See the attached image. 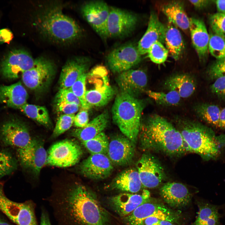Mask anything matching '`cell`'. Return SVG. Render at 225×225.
Returning <instances> with one entry per match:
<instances>
[{
    "label": "cell",
    "instance_id": "cell-1",
    "mask_svg": "<svg viewBox=\"0 0 225 225\" xmlns=\"http://www.w3.org/2000/svg\"><path fill=\"white\" fill-rule=\"evenodd\" d=\"M49 200L59 225H109L108 212L83 185L76 184Z\"/></svg>",
    "mask_w": 225,
    "mask_h": 225
},
{
    "label": "cell",
    "instance_id": "cell-2",
    "mask_svg": "<svg viewBox=\"0 0 225 225\" xmlns=\"http://www.w3.org/2000/svg\"><path fill=\"white\" fill-rule=\"evenodd\" d=\"M138 137L140 147L144 150L171 156L181 155L187 152L179 130L158 114L150 115L141 123Z\"/></svg>",
    "mask_w": 225,
    "mask_h": 225
},
{
    "label": "cell",
    "instance_id": "cell-3",
    "mask_svg": "<svg viewBox=\"0 0 225 225\" xmlns=\"http://www.w3.org/2000/svg\"><path fill=\"white\" fill-rule=\"evenodd\" d=\"M177 123L187 152L208 161L217 158L225 148V134L217 136L211 128L187 119H178Z\"/></svg>",
    "mask_w": 225,
    "mask_h": 225
},
{
    "label": "cell",
    "instance_id": "cell-4",
    "mask_svg": "<svg viewBox=\"0 0 225 225\" xmlns=\"http://www.w3.org/2000/svg\"><path fill=\"white\" fill-rule=\"evenodd\" d=\"M35 25L43 36L55 42H72L82 34L79 25L65 15L60 6L53 5L45 8L37 14Z\"/></svg>",
    "mask_w": 225,
    "mask_h": 225
},
{
    "label": "cell",
    "instance_id": "cell-5",
    "mask_svg": "<svg viewBox=\"0 0 225 225\" xmlns=\"http://www.w3.org/2000/svg\"><path fill=\"white\" fill-rule=\"evenodd\" d=\"M145 105L143 100L121 92L116 96L112 108L113 122L124 135L135 144L138 138Z\"/></svg>",
    "mask_w": 225,
    "mask_h": 225
},
{
    "label": "cell",
    "instance_id": "cell-6",
    "mask_svg": "<svg viewBox=\"0 0 225 225\" xmlns=\"http://www.w3.org/2000/svg\"><path fill=\"white\" fill-rule=\"evenodd\" d=\"M150 217L172 223H178L180 219V214L162 202L151 198L138 207L130 214L124 217L123 221L126 225H144L145 219Z\"/></svg>",
    "mask_w": 225,
    "mask_h": 225
},
{
    "label": "cell",
    "instance_id": "cell-7",
    "mask_svg": "<svg viewBox=\"0 0 225 225\" xmlns=\"http://www.w3.org/2000/svg\"><path fill=\"white\" fill-rule=\"evenodd\" d=\"M0 211L17 225H37L33 202H18L9 199L4 193L2 182H0Z\"/></svg>",
    "mask_w": 225,
    "mask_h": 225
},
{
    "label": "cell",
    "instance_id": "cell-8",
    "mask_svg": "<svg viewBox=\"0 0 225 225\" xmlns=\"http://www.w3.org/2000/svg\"><path fill=\"white\" fill-rule=\"evenodd\" d=\"M32 139L25 124L16 118H9L0 125V142L15 149L16 152L27 147Z\"/></svg>",
    "mask_w": 225,
    "mask_h": 225
},
{
    "label": "cell",
    "instance_id": "cell-9",
    "mask_svg": "<svg viewBox=\"0 0 225 225\" xmlns=\"http://www.w3.org/2000/svg\"><path fill=\"white\" fill-rule=\"evenodd\" d=\"M47 154L46 165L68 167L78 162L82 154V150L77 142L67 139L53 144Z\"/></svg>",
    "mask_w": 225,
    "mask_h": 225
},
{
    "label": "cell",
    "instance_id": "cell-10",
    "mask_svg": "<svg viewBox=\"0 0 225 225\" xmlns=\"http://www.w3.org/2000/svg\"><path fill=\"white\" fill-rule=\"evenodd\" d=\"M55 65L52 61L43 57L35 59L33 67L22 74V81L28 88L41 90L47 87L53 77Z\"/></svg>",
    "mask_w": 225,
    "mask_h": 225
},
{
    "label": "cell",
    "instance_id": "cell-11",
    "mask_svg": "<svg viewBox=\"0 0 225 225\" xmlns=\"http://www.w3.org/2000/svg\"><path fill=\"white\" fill-rule=\"evenodd\" d=\"M35 59L27 51L15 49L9 52L0 62V73L8 80L18 78L20 74L32 68Z\"/></svg>",
    "mask_w": 225,
    "mask_h": 225
},
{
    "label": "cell",
    "instance_id": "cell-12",
    "mask_svg": "<svg viewBox=\"0 0 225 225\" xmlns=\"http://www.w3.org/2000/svg\"><path fill=\"white\" fill-rule=\"evenodd\" d=\"M137 46L128 43L112 51L106 57V63L111 71L119 73L131 69L141 60Z\"/></svg>",
    "mask_w": 225,
    "mask_h": 225
},
{
    "label": "cell",
    "instance_id": "cell-13",
    "mask_svg": "<svg viewBox=\"0 0 225 225\" xmlns=\"http://www.w3.org/2000/svg\"><path fill=\"white\" fill-rule=\"evenodd\" d=\"M138 18L135 14L119 8L110 7L107 30L108 37L121 38L134 30Z\"/></svg>",
    "mask_w": 225,
    "mask_h": 225
},
{
    "label": "cell",
    "instance_id": "cell-14",
    "mask_svg": "<svg viewBox=\"0 0 225 225\" xmlns=\"http://www.w3.org/2000/svg\"><path fill=\"white\" fill-rule=\"evenodd\" d=\"M137 168L142 186L144 187L156 188L166 178L162 166L158 159L150 154L142 155L137 162Z\"/></svg>",
    "mask_w": 225,
    "mask_h": 225
},
{
    "label": "cell",
    "instance_id": "cell-15",
    "mask_svg": "<svg viewBox=\"0 0 225 225\" xmlns=\"http://www.w3.org/2000/svg\"><path fill=\"white\" fill-rule=\"evenodd\" d=\"M110 7L102 1H92L85 3L81 9L82 14L88 22L102 39L108 38L107 26Z\"/></svg>",
    "mask_w": 225,
    "mask_h": 225
},
{
    "label": "cell",
    "instance_id": "cell-16",
    "mask_svg": "<svg viewBox=\"0 0 225 225\" xmlns=\"http://www.w3.org/2000/svg\"><path fill=\"white\" fill-rule=\"evenodd\" d=\"M22 166L31 170L36 176L39 175L46 165L48 154L42 141L32 139L30 144L25 148L16 152Z\"/></svg>",
    "mask_w": 225,
    "mask_h": 225
},
{
    "label": "cell",
    "instance_id": "cell-17",
    "mask_svg": "<svg viewBox=\"0 0 225 225\" xmlns=\"http://www.w3.org/2000/svg\"><path fill=\"white\" fill-rule=\"evenodd\" d=\"M151 198L149 192L144 189L140 194L124 193L110 197L108 202L116 212L124 217Z\"/></svg>",
    "mask_w": 225,
    "mask_h": 225
},
{
    "label": "cell",
    "instance_id": "cell-18",
    "mask_svg": "<svg viewBox=\"0 0 225 225\" xmlns=\"http://www.w3.org/2000/svg\"><path fill=\"white\" fill-rule=\"evenodd\" d=\"M107 155L91 154L81 163V173L90 179L99 180L108 177L113 169V163Z\"/></svg>",
    "mask_w": 225,
    "mask_h": 225
},
{
    "label": "cell",
    "instance_id": "cell-19",
    "mask_svg": "<svg viewBox=\"0 0 225 225\" xmlns=\"http://www.w3.org/2000/svg\"><path fill=\"white\" fill-rule=\"evenodd\" d=\"M135 151L134 143L124 135H118L109 142L107 154L113 164L123 165L132 161Z\"/></svg>",
    "mask_w": 225,
    "mask_h": 225
},
{
    "label": "cell",
    "instance_id": "cell-20",
    "mask_svg": "<svg viewBox=\"0 0 225 225\" xmlns=\"http://www.w3.org/2000/svg\"><path fill=\"white\" fill-rule=\"evenodd\" d=\"M116 81L121 92L136 98L145 91L148 77L143 70L131 69L119 73Z\"/></svg>",
    "mask_w": 225,
    "mask_h": 225
},
{
    "label": "cell",
    "instance_id": "cell-21",
    "mask_svg": "<svg viewBox=\"0 0 225 225\" xmlns=\"http://www.w3.org/2000/svg\"><path fill=\"white\" fill-rule=\"evenodd\" d=\"M90 63V60L83 57L68 60L63 67L60 75V88H70L80 77L87 72Z\"/></svg>",
    "mask_w": 225,
    "mask_h": 225
},
{
    "label": "cell",
    "instance_id": "cell-22",
    "mask_svg": "<svg viewBox=\"0 0 225 225\" xmlns=\"http://www.w3.org/2000/svg\"><path fill=\"white\" fill-rule=\"evenodd\" d=\"M165 30V26L160 21L157 15L152 11L147 30L137 46L140 54L142 55L147 53L151 46L157 42L163 44Z\"/></svg>",
    "mask_w": 225,
    "mask_h": 225
},
{
    "label": "cell",
    "instance_id": "cell-23",
    "mask_svg": "<svg viewBox=\"0 0 225 225\" xmlns=\"http://www.w3.org/2000/svg\"><path fill=\"white\" fill-rule=\"evenodd\" d=\"M160 194L165 202L174 208L185 207L191 200V194L187 188L178 182L164 184L160 189Z\"/></svg>",
    "mask_w": 225,
    "mask_h": 225
},
{
    "label": "cell",
    "instance_id": "cell-24",
    "mask_svg": "<svg viewBox=\"0 0 225 225\" xmlns=\"http://www.w3.org/2000/svg\"><path fill=\"white\" fill-rule=\"evenodd\" d=\"M189 30L192 45L199 60L203 61L206 59L208 52V34L204 22L194 18H190Z\"/></svg>",
    "mask_w": 225,
    "mask_h": 225
},
{
    "label": "cell",
    "instance_id": "cell-25",
    "mask_svg": "<svg viewBox=\"0 0 225 225\" xmlns=\"http://www.w3.org/2000/svg\"><path fill=\"white\" fill-rule=\"evenodd\" d=\"M28 94L19 81L9 85L0 84V103L7 107L20 109L27 103Z\"/></svg>",
    "mask_w": 225,
    "mask_h": 225
},
{
    "label": "cell",
    "instance_id": "cell-26",
    "mask_svg": "<svg viewBox=\"0 0 225 225\" xmlns=\"http://www.w3.org/2000/svg\"><path fill=\"white\" fill-rule=\"evenodd\" d=\"M165 88L168 91L177 92L181 98H188L195 92L196 83L195 78L188 73H178L168 78L164 84Z\"/></svg>",
    "mask_w": 225,
    "mask_h": 225
},
{
    "label": "cell",
    "instance_id": "cell-27",
    "mask_svg": "<svg viewBox=\"0 0 225 225\" xmlns=\"http://www.w3.org/2000/svg\"><path fill=\"white\" fill-rule=\"evenodd\" d=\"M110 188L122 192H137L142 187L137 169L130 168L119 173L113 180Z\"/></svg>",
    "mask_w": 225,
    "mask_h": 225
},
{
    "label": "cell",
    "instance_id": "cell-28",
    "mask_svg": "<svg viewBox=\"0 0 225 225\" xmlns=\"http://www.w3.org/2000/svg\"><path fill=\"white\" fill-rule=\"evenodd\" d=\"M197 203L199 211L194 225H222L220 219L224 214L219 211L225 208V204L215 205L204 200Z\"/></svg>",
    "mask_w": 225,
    "mask_h": 225
},
{
    "label": "cell",
    "instance_id": "cell-29",
    "mask_svg": "<svg viewBox=\"0 0 225 225\" xmlns=\"http://www.w3.org/2000/svg\"><path fill=\"white\" fill-rule=\"evenodd\" d=\"M108 122V113L105 111L89 122L85 127L74 130L72 135L82 142L91 139L103 132L107 127Z\"/></svg>",
    "mask_w": 225,
    "mask_h": 225
},
{
    "label": "cell",
    "instance_id": "cell-30",
    "mask_svg": "<svg viewBox=\"0 0 225 225\" xmlns=\"http://www.w3.org/2000/svg\"><path fill=\"white\" fill-rule=\"evenodd\" d=\"M162 10L168 22L186 31L189 30L190 18L188 16L184 4L180 1H173L163 5Z\"/></svg>",
    "mask_w": 225,
    "mask_h": 225
},
{
    "label": "cell",
    "instance_id": "cell-31",
    "mask_svg": "<svg viewBox=\"0 0 225 225\" xmlns=\"http://www.w3.org/2000/svg\"><path fill=\"white\" fill-rule=\"evenodd\" d=\"M166 26L164 43L171 56L175 60L182 56L185 47L182 34L177 27L169 22Z\"/></svg>",
    "mask_w": 225,
    "mask_h": 225
},
{
    "label": "cell",
    "instance_id": "cell-32",
    "mask_svg": "<svg viewBox=\"0 0 225 225\" xmlns=\"http://www.w3.org/2000/svg\"><path fill=\"white\" fill-rule=\"evenodd\" d=\"M115 94V90L107 82L102 86L86 91L85 99L89 109L92 107H101L107 105Z\"/></svg>",
    "mask_w": 225,
    "mask_h": 225
},
{
    "label": "cell",
    "instance_id": "cell-33",
    "mask_svg": "<svg viewBox=\"0 0 225 225\" xmlns=\"http://www.w3.org/2000/svg\"><path fill=\"white\" fill-rule=\"evenodd\" d=\"M221 110L217 105L206 103L198 104L194 107L198 117L208 124L217 128Z\"/></svg>",
    "mask_w": 225,
    "mask_h": 225
},
{
    "label": "cell",
    "instance_id": "cell-34",
    "mask_svg": "<svg viewBox=\"0 0 225 225\" xmlns=\"http://www.w3.org/2000/svg\"><path fill=\"white\" fill-rule=\"evenodd\" d=\"M20 109L30 118L45 126H51L48 111L44 107L26 103Z\"/></svg>",
    "mask_w": 225,
    "mask_h": 225
},
{
    "label": "cell",
    "instance_id": "cell-35",
    "mask_svg": "<svg viewBox=\"0 0 225 225\" xmlns=\"http://www.w3.org/2000/svg\"><path fill=\"white\" fill-rule=\"evenodd\" d=\"M109 141L106 134L102 132L93 138L82 142L83 145L91 154H107Z\"/></svg>",
    "mask_w": 225,
    "mask_h": 225
},
{
    "label": "cell",
    "instance_id": "cell-36",
    "mask_svg": "<svg viewBox=\"0 0 225 225\" xmlns=\"http://www.w3.org/2000/svg\"><path fill=\"white\" fill-rule=\"evenodd\" d=\"M146 93L151 98L158 104L165 106H175L180 102L181 98L179 94L174 91L167 92L147 90Z\"/></svg>",
    "mask_w": 225,
    "mask_h": 225
},
{
    "label": "cell",
    "instance_id": "cell-37",
    "mask_svg": "<svg viewBox=\"0 0 225 225\" xmlns=\"http://www.w3.org/2000/svg\"><path fill=\"white\" fill-rule=\"evenodd\" d=\"M209 35L208 51L217 60H225V38L213 32Z\"/></svg>",
    "mask_w": 225,
    "mask_h": 225
},
{
    "label": "cell",
    "instance_id": "cell-38",
    "mask_svg": "<svg viewBox=\"0 0 225 225\" xmlns=\"http://www.w3.org/2000/svg\"><path fill=\"white\" fill-rule=\"evenodd\" d=\"M17 167V161L10 152L0 150V178L12 174Z\"/></svg>",
    "mask_w": 225,
    "mask_h": 225
},
{
    "label": "cell",
    "instance_id": "cell-39",
    "mask_svg": "<svg viewBox=\"0 0 225 225\" xmlns=\"http://www.w3.org/2000/svg\"><path fill=\"white\" fill-rule=\"evenodd\" d=\"M87 73L80 77L69 88L74 94L79 99L82 109L88 110L89 109L85 99L86 80Z\"/></svg>",
    "mask_w": 225,
    "mask_h": 225
},
{
    "label": "cell",
    "instance_id": "cell-40",
    "mask_svg": "<svg viewBox=\"0 0 225 225\" xmlns=\"http://www.w3.org/2000/svg\"><path fill=\"white\" fill-rule=\"evenodd\" d=\"M147 53L148 57L152 62L160 64L166 61L168 52L162 43L157 42L151 46Z\"/></svg>",
    "mask_w": 225,
    "mask_h": 225
},
{
    "label": "cell",
    "instance_id": "cell-41",
    "mask_svg": "<svg viewBox=\"0 0 225 225\" xmlns=\"http://www.w3.org/2000/svg\"><path fill=\"white\" fill-rule=\"evenodd\" d=\"M75 116V114L61 115L57 121L52 137L56 138L69 129L73 123Z\"/></svg>",
    "mask_w": 225,
    "mask_h": 225
},
{
    "label": "cell",
    "instance_id": "cell-42",
    "mask_svg": "<svg viewBox=\"0 0 225 225\" xmlns=\"http://www.w3.org/2000/svg\"><path fill=\"white\" fill-rule=\"evenodd\" d=\"M209 22L212 32L225 38V14L218 12L211 15Z\"/></svg>",
    "mask_w": 225,
    "mask_h": 225
},
{
    "label": "cell",
    "instance_id": "cell-43",
    "mask_svg": "<svg viewBox=\"0 0 225 225\" xmlns=\"http://www.w3.org/2000/svg\"><path fill=\"white\" fill-rule=\"evenodd\" d=\"M207 72L210 80H215L219 77L225 76V60H217L210 66Z\"/></svg>",
    "mask_w": 225,
    "mask_h": 225
},
{
    "label": "cell",
    "instance_id": "cell-44",
    "mask_svg": "<svg viewBox=\"0 0 225 225\" xmlns=\"http://www.w3.org/2000/svg\"><path fill=\"white\" fill-rule=\"evenodd\" d=\"M57 102H65L76 104L81 107L79 99L69 88H60L56 95Z\"/></svg>",
    "mask_w": 225,
    "mask_h": 225
},
{
    "label": "cell",
    "instance_id": "cell-45",
    "mask_svg": "<svg viewBox=\"0 0 225 225\" xmlns=\"http://www.w3.org/2000/svg\"><path fill=\"white\" fill-rule=\"evenodd\" d=\"M210 89L212 93L219 99L225 101V76L215 79L211 85Z\"/></svg>",
    "mask_w": 225,
    "mask_h": 225
},
{
    "label": "cell",
    "instance_id": "cell-46",
    "mask_svg": "<svg viewBox=\"0 0 225 225\" xmlns=\"http://www.w3.org/2000/svg\"><path fill=\"white\" fill-rule=\"evenodd\" d=\"M89 123L88 110L82 109L75 115L73 123L78 128L85 127Z\"/></svg>",
    "mask_w": 225,
    "mask_h": 225
},
{
    "label": "cell",
    "instance_id": "cell-47",
    "mask_svg": "<svg viewBox=\"0 0 225 225\" xmlns=\"http://www.w3.org/2000/svg\"><path fill=\"white\" fill-rule=\"evenodd\" d=\"M57 106L59 111L67 115L74 114L78 111L80 107L75 104L65 102H57Z\"/></svg>",
    "mask_w": 225,
    "mask_h": 225
},
{
    "label": "cell",
    "instance_id": "cell-48",
    "mask_svg": "<svg viewBox=\"0 0 225 225\" xmlns=\"http://www.w3.org/2000/svg\"><path fill=\"white\" fill-rule=\"evenodd\" d=\"M12 34L9 30L7 29L0 30V42H8L12 40Z\"/></svg>",
    "mask_w": 225,
    "mask_h": 225
},
{
    "label": "cell",
    "instance_id": "cell-49",
    "mask_svg": "<svg viewBox=\"0 0 225 225\" xmlns=\"http://www.w3.org/2000/svg\"><path fill=\"white\" fill-rule=\"evenodd\" d=\"M189 1L195 8L199 9L207 7L212 2V1L208 0H189Z\"/></svg>",
    "mask_w": 225,
    "mask_h": 225
},
{
    "label": "cell",
    "instance_id": "cell-50",
    "mask_svg": "<svg viewBox=\"0 0 225 225\" xmlns=\"http://www.w3.org/2000/svg\"><path fill=\"white\" fill-rule=\"evenodd\" d=\"M218 128L225 130V108L221 109Z\"/></svg>",
    "mask_w": 225,
    "mask_h": 225
},
{
    "label": "cell",
    "instance_id": "cell-51",
    "mask_svg": "<svg viewBox=\"0 0 225 225\" xmlns=\"http://www.w3.org/2000/svg\"><path fill=\"white\" fill-rule=\"evenodd\" d=\"M218 12L225 14V0L215 1Z\"/></svg>",
    "mask_w": 225,
    "mask_h": 225
},
{
    "label": "cell",
    "instance_id": "cell-52",
    "mask_svg": "<svg viewBox=\"0 0 225 225\" xmlns=\"http://www.w3.org/2000/svg\"><path fill=\"white\" fill-rule=\"evenodd\" d=\"M159 219L153 217H148L144 220V225H157Z\"/></svg>",
    "mask_w": 225,
    "mask_h": 225
},
{
    "label": "cell",
    "instance_id": "cell-53",
    "mask_svg": "<svg viewBox=\"0 0 225 225\" xmlns=\"http://www.w3.org/2000/svg\"><path fill=\"white\" fill-rule=\"evenodd\" d=\"M40 225H51L48 214L45 211L42 213Z\"/></svg>",
    "mask_w": 225,
    "mask_h": 225
},
{
    "label": "cell",
    "instance_id": "cell-54",
    "mask_svg": "<svg viewBox=\"0 0 225 225\" xmlns=\"http://www.w3.org/2000/svg\"><path fill=\"white\" fill-rule=\"evenodd\" d=\"M157 225H174L172 223L166 220H159Z\"/></svg>",
    "mask_w": 225,
    "mask_h": 225
},
{
    "label": "cell",
    "instance_id": "cell-55",
    "mask_svg": "<svg viewBox=\"0 0 225 225\" xmlns=\"http://www.w3.org/2000/svg\"><path fill=\"white\" fill-rule=\"evenodd\" d=\"M0 225H10L9 224L0 218Z\"/></svg>",
    "mask_w": 225,
    "mask_h": 225
},
{
    "label": "cell",
    "instance_id": "cell-56",
    "mask_svg": "<svg viewBox=\"0 0 225 225\" xmlns=\"http://www.w3.org/2000/svg\"><path fill=\"white\" fill-rule=\"evenodd\" d=\"M224 212V213H223L224 214V215H225V210L224 211V212Z\"/></svg>",
    "mask_w": 225,
    "mask_h": 225
}]
</instances>
